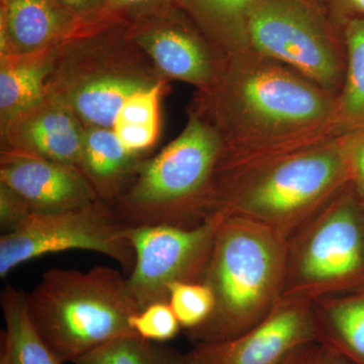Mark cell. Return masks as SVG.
<instances>
[{"instance_id": "obj_18", "label": "cell", "mask_w": 364, "mask_h": 364, "mask_svg": "<svg viewBox=\"0 0 364 364\" xmlns=\"http://www.w3.org/2000/svg\"><path fill=\"white\" fill-rule=\"evenodd\" d=\"M318 341L364 364V289L313 301Z\"/></svg>"}, {"instance_id": "obj_32", "label": "cell", "mask_w": 364, "mask_h": 364, "mask_svg": "<svg viewBox=\"0 0 364 364\" xmlns=\"http://www.w3.org/2000/svg\"><path fill=\"white\" fill-rule=\"evenodd\" d=\"M174 364H186V359H184V355H181V358L177 359L176 361V363Z\"/></svg>"}, {"instance_id": "obj_28", "label": "cell", "mask_w": 364, "mask_h": 364, "mask_svg": "<svg viewBox=\"0 0 364 364\" xmlns=\"http://www.w3.org/2000/svg\"><path fill=\"white\" fill-rule=\"evenodd\" d=\"M33 213L25 198L4 184L0 186V227L4 234L16 231Z\"/></svg>"}, {"instance_id": "obj_13", "label": "cell", "mask_w": 364, "mask_h": 364, "mask_svg": "<svg viewBox=\"0 0 364 364\" xmlns=\"http://www.w3.org/2000/svg\"><path fill=\"white\" fill-rule=\"evenodd\" d=\"M0 182L30 203L33 213H56L100 200L77 167L2 149Z\"/></svg>"}, {"instance_id": "obj_11", "label": "cell", "mask_w": 364, "mask_h": 364, "mask_svg": "<svg viewBox=\"0 0 364 364\" xmlns=\"http://www.w3.org/2000/svg\"><path fill=\"white\" fill-rule=\"evenodd\" d=\"M132 42L166 79L182 81L198 91L214 85L228 55L203 32L178 4L126 26Z\"/></svg>"}, {"instance_id": "obj_21", "label": "cell", "mask_w": 364, "mask_h": 364, "mask_svg": "<svg viewBox=\"0 0 364 364\" xmlns=\"http://www.w3.org/2000/svg\"><path fill=\"white\" fill-rule=\"evenodd\" d=\"M346 69L337 97L341 134L364 132V18H354L341 26Z\"/></svg>"}, {"instance_id": "obj_20", "label": "cell", "mask_w": 364, "mask_h": 364, "mask_svg": "<svg viewBox=\"0 0 364 364\" xmlns=\"http://www.w3.org/2000/svg\"><path fill=\"white\" fill-rule=\"evenodd\" d=\"M26 296L11 286L1 291L6 330L2 333L0 364H62L33 327Z\"/></svg>"}, {"instance_id": "obj_29", "label": "cell", "mask_w": 364, "mask_h": 364, "mask_svg": "<svg viewBox=\"0 0 364 364\" xmlns=\"http://www.w3.org/2000/svg\"><path fill=\"white\" fill-rule=\"evenodd\" d=\"M282 364H354L329 345L313 341L299 347Z\"/></svg>"}, {"instance_id": "obj_3", "label": "cell", "mask_w": 364, "mask_h": 364, "mask_svg": "<svg viewBox=\"0 0 364 364\" xmlns=\"http://www.w3.org/2000/svg\"><path fill=\"white\" fill-rule=\"evenodd\" d=\"M287 239L245 218L223 217L202 282L215 298L205 324L188 333L193 344L235 338L272 312L282 299Z\"/></svg>"}, {"instance_id": "obj_15", "label": "cell", "mask_w": 364, "mask_h": 364, "mask_svg": "<svg viewBox=\"0 0 364 364\" xmlns=\"http://www.w3.org/2000/svg\"><path fill=\"white\" fill-rule=\"evenodd\" d=\"M85 26L56 0H6L0 6V55L54 49Z\"/></svg>"}, {"instance_id": "obj_14", "label": "cell", "mask_w": 364, "mask_h": 364, "mask_svg": "<svg viewBox=\"0 0 364 364\" xmlns=\"http://www.w3.org/2000/svg\"><path fill=\"white\" fill-rule=\"evenodd\" d=\"M85 127L66 107L51 97L1 127L4 149L23 151L78 167Z\"/></svg>"}, {"instance_id": "obj_24", "label": "cell", "mask_w": 364, "mask_h": 364, "mask_svg": "<svg viewBox=\"0 0 364 364\" xmlns=\"http://www.w3.org/2000/svg\"><path fill=\"white\" fill-rule=\"evenodd\" d=\"M168 304L182 329L193 331L207 322L215 308V298L203 282H176L169 287Z\"/></svg>"}, {"instance_id": "obj_10", "label": "cell", "mask_w": 364, "mask_h": 364, "mask_svg": "<svg viewBox=\"0 0 364 364\" xmlns=\"http://www.w3.org/2000/svg\"><path fill=\"white\" fill-rule=\"evenodd\" d=\"M221 221V215H214L196 227H130L135 265L127 284L139 310L168 303L169 287L176 282H202Z\"/></svg>"}, {"instance_id": "obj_8", "label": "cell", "mask_w": 364, "mask_h": 364, "mask_svg": "<svg viewBox=\"0 0 364 364\" xmlns=\"http://www.w3.org/2000/svg\"><path fill=\"white\" fill-rule=\"evenodd\" d=\"M249 45L338 97L346 54L342 28L313 0H260L248 28Z\"/></svg>"}, {"instance_id": "obj_33", "label": "cell", "mask_w": 364, "mask_h": 364, "mask_svg": "<svg viewBox=\"0 0 364 364\" xmlns=\"http://www.w3.org/2000/svg\"><path fill=\"white\" fill-rule=\"evenodd\" d=\"M4 1H6V0H1V2H4Z\"/></svg>"}, {"instance_id": "obj_17", "label": "cell", "mask_w": 364, "mask_h": 364, "mask_svg": "<svg viewBox=\"0 0 364 364\" xmlns=\"http://www.w3.org/2000/svg\"><path fill=\"white\" fill-rule=\"evenodd\" d=\"M56 48L37 54L1 57V127L41 104L47 97V80L51 72Z\"/></svg>"}, {"instance_id": "obj_4", "label": "cell", "mask_w": 364, "mask_h": 364, "mask_svg": "<svg viewBox=\"0 0 364 364\" xmlns=\"http://www.w3.org/2000/svg\"><path fill=\"white\" fill-rule=\"evenodd\" d=\"M162 82L167 79L126 26L91 25L56 48L47 95L65 105L85 129H112L127 98Z\"/></svg>"}, {"instance_id": "obj_22", "label": "cell", "mask_w": 364, "mask_h": 364, "mask_svg": "<svg viewBox=\"0 0 364 364\" xmlns=\"http://www.w3.org/2000/svg\"><path fill=\"white\" fill-rule=\"evenodd\" d=\"M166 82L134 93L122 105L112 130L131 153L140 155L156 143L160 131V100Z\"/></svg>"}, {"instance_id": "obj_12", "label": "cell", "mask_w": 364, "mask_h": 364, "mask_svg": "<svg viewBox=\"0 0 364 364\" xmlns=\"http://www.w3.org/2000/svg\"><path fill=\"white\" fill-rule=\"evenodd\" d=\"M318 341L313 301L282 298L248 331L225 341L193 344L186 364H282L293 352Z\"/></svg>"}, {"instance_id": "obj_7", "label": "cell", "mask_w": 364, "mask_h": 364, "mask_svg": "<svg viewBox=\"0 0 364 364\" xmlns=\"http://www.w3.org/2000/svg\"><path fill=\"white\" fill-rule=\"evenodd\" d=\"M364 289V202L350 184L287 239L282 298L315 301Z\"/></svg>"}, {"instance_id": "obj_26", "label": "cell", "mask_w": 364, "mask_h": 364, "mask_svg": "<svg viewBox=\"0 0 364 364\" xmlns=\"http://www.w3.org/2000/svg\"><path fill=\"white\" fill-rule=\"evenodd\" d=\"M174 4L176 0H107L93 25L128 26Z\"/></svg>"}, {"instance_id": "obj_19", "label": "cell", "mask_w": 364, "mask_h": 364, "mask_svg": "<svg viewBox=\"0 0 364 364\" xmlns=\"http://www.w3.org/2000/svg\"><path fill=\"white\" fill-rule=\"evenodd\" d=\"M227 55L250 49L249 21L260 0H176Z\"/></svg>"}, {"instance_id": "obj_9", "label": "cell", "mask_w": 364, "mask_h": 364, "mask_svg": "<svg viewBox=\"0 0 364 364\" xmlns=\"http://www.w3.org/2000/svg\"><path fill=\"white\" fill-rule=\"evenodd\" d=\"M129 229L102 200L62 212L33 213L16 231L0 237V277L26 261L68 250L104 254L131 273L135 252Z\"/></svg>"}, {"instance_id": "obj_16", "label": "cell", "mask_w": 364, "mask_h": 364, "mask_svg": "<svg viewBox=\"0 0 364 364\" xmlns=\"http://www.w3.org/2000/svg\"><path fill=\"white\" fill-rule=\"evenodd\" d=\"M142 164L112 129L87 128L77 168L102 202H114Z\"/></svg>"}, {"instance_id": "obj_6", "label": "cell", "mask_w": 364, "mask_h": 364, "mask_svg": "<svg viewBox=\"0 0 364 364\" xmlns=\"http://www.w3.org/2000/svg\"><path fill=\"white\" fill-rule=\"evenodd\" d=\"M26 305L33 327L62 364L111 340L136 335L130 318L140 311L127 277L107 267L48 270L26 296Z\"/></svg>"}, {"instance_id": "obj_23", "label": "cell", "mask_w": 364, "mask_h": 364, "mask_svg": "<svg viewBox=\"0 0 364 364\" xmlns=\"http://www.w3.org/2000/svg\"><path fill=\"white\" fill-rule=\"evenodd\" d=\"M176 349L136 335L111 340L74 361V364H174Z\"/></svg>"}, {"instance_id": "obj_1", "label": "cell", "mask_w": 364, "mask_h": 364, "mask_svg": "<svg viewBox=\"0 0 364 364\" xmlns=\"http://www.w3.org/2000/svg\"><path fill=\"white\" fill-rule=\"evenodd\" d=\"M222 141L217 173L342 135L337 95L249 49L228 55L221 74L191 105Z\"/></svg>"}, {"instance_id": "obj_30", "label": "cell", "mask_w": 364, "mask_h": 364, "mask_svg": "<svg viewBox=\"0 0 364 364\" xmlns=\"http://www.w3.org/2000/svg\"><path fill=\"white\" fill-rule=\"evenodd\" d=\"M72 14L78 16L85 26H91L97 21L107 0H56Z\"/></svg>"}, {"instance_id": "obj_25", "label": "cell", "mask_w": 364, "mask_h": 364, "mask_svg": "<svg viewBox=\"0 0 364 364\" xmlns=\"http://www.w3.org/2000/svg\"><path fill=\"white\" fill-rule=\"evenodd\" d=\"M133 331L139 337L155 343H164L176 338L181 326L167 301L146 306L130 318Z\"/></svg>"}, {"instance_id": "obj_2", "label": "cell", "mask_w": 364, "mask_h": 364, "mask_svg": "<svg viewBox=\"0 0 364 364\" xmlns=\"http://www.w3.org/2000/svg\"><path fill=\"white\" fill-rule=\"evenodd\" d=\"M340 136L219 172L212 215L252 220L289 239L349 186Z\"/></svg>"}, {"instance_id": "obj_31", "label": "cell", "mask_w": 364, "mask_h": 364, "mask_svg": "<svg viewBox=\"0 0 364 364\" xmlns=\"http://www.w3.org/2000/svg\"><path fill=\"white\" fill-rule=\"evenodd\" d=\"M331 4L340 26L350 18H364V0H331Z\"/></svg>"}, {"instance_id": "obj_27", "label": "cell", "mask_w": 364, "mask_h": 364, "mask_svg": "<svg viewBox=\"0 0 364 364\" xmlns=\"http://www.w3.org/2000/svg\"><path fill=\"white\" fill-rule=\"evenodd\" d=\"M340 139L349 184L364 202V132L342 134Z\"/></svg>"}, {"instance_id": "obj_5", "label": "cell", "mask_w": 364, "mask_h": 364, "mask_svg": "<svg viewBox=\"0 0 364 364\" xmlns=\"http://www.w3.org/2000/svg\"><path fill=\"white\" fill-rule=\"evenodd\" d=\"M186 128L142 163L114 210L128 227L198 226L212 217L215 176L223 145L205 117L188 112Z\"/></svg>"}]
</instances>
